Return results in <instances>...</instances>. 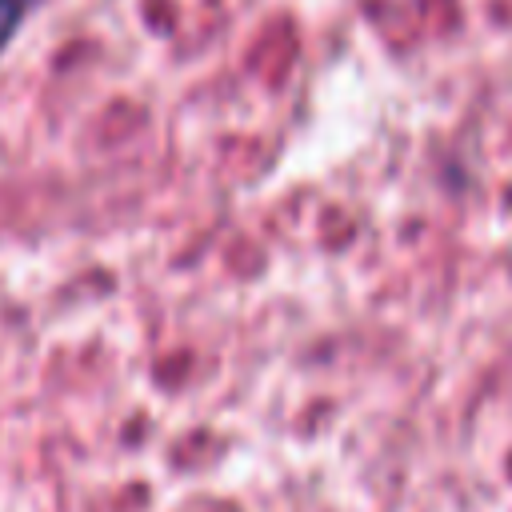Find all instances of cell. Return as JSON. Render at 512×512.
I'll return each mask as SVG.
<instances>
[{"instance_id":"obj_1","label":"cell","mask_w":512,"mask_h":512,"mask_svg":"<svg viewBox=\"0 0 512 512\" xmlns=\"http://www.w3.org/2000/svg\"><path fill=\"white\" fill-rule=\"evenodd\" d=\"M40 0H0V52L12 44V36L20 32L24 16L36 8Z\"/></svg>"}]
</instances>
